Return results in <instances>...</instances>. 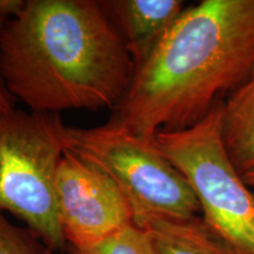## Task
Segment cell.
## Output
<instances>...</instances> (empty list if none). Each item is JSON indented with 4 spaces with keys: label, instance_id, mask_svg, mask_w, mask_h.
<instances>
[{
    "label": "cell",
    "instance_id": "obj_1",
    "mask_svg": "<svg viewBox=\"0 0 254 254\" xmlns=\"http://www.w3.org/2000/svg\"><path fill=\"white\" fill-rule=\"evenodd\" d=\"M134 71L100 1L27 0L0 26V78L32 112L114 110Z\"/></svg>",
    "mask_w": 254,
    "mask_h": 254
},
{
    "label": "cell",
    "instance_id": "obj_2",
    "mask_svg": "<svg viewBox=\"0 0 254 254\" xmlns=\"http://www.w3.org/2000/svg\"><path fill=\"white\" fill-rule=\"evenodd\" d=\"M253 74L254 0H202L135 68L111 120L155 140L196 125Z\"/></svg>",
    "mask_w": 254,
    "mask_h": 254
},
{
    "label": "cell",
    "instance_id": "obj_3",
    "mask_svg": "<svg viewBox=\"0 0 254 254\" xmlns=\"http://www.w3.org/2000/svg\"><path fill=\"white\" fill-rule=\"evenodd\" d=\"M64 147L112 180L131 206L136 226L154 220H189L201 213L190 183L155 140L110 120L91 128L66 126Z\"/></svg>",
    "mask_w": 254,
    "mask_h": 254
},
{
    "label": "cell",
    "instance_id": "obj_4",
    "mask_svg": "<svg viewBox=\"0 0 254 254\" xmlns=\"http://www.w3.org/2000/svg\"><path fill=\"white\" fill-rule=\"evenodd\" d=\"M65 127L57 113H0V213L23 220L52 252L67 244L56 189Z\"/></svg>",
    "mask_w": 254,
    "mask_h": 254
},
{
    "label": "cell",
    "instance_id": "obj_5",
    "mask_svg": "<svg viewBox=\"0 0 254 254\" xmlns=\"http://www.w3.org/2000/svg\"><path fill=\"white\" fill-rule=\"evenodd\" d=\"M222 107L224 101L190 128L159 132L155 142L194 190L206 224L244 254H254V193L225 147Z\"/></svg>",
    "mask_w": 254,
    "mask_h": 254
},
{
    "label": "cell",
    "instance_id": "obj_6",
    "mask_svg": "<svg viewBox=\"0 0 254 254\" xmlns=\"http://www.w3.org/2000/svg\"><path fill=\"white\" fill-rule=\"evenodd\" d=\"M56 189L64 237L72 252L90 249L133 222L131 206L112 180L66 151Z\"/></svg>",
    "mask_w": 254,
    "mask_h": 254
},
{
    "label": "cell",
    "instance_id": "obj_7",
    "mask_svg": "<svg viewBox=\"0 0 254 254\" xmlns=\"http://www.w3.org/2000/svg\"><path fill=\"white\" fill-rule=\"evenodd\" d=\"M100 5L122 36L135 68L147 60L186 8L182 0H105Z\"/></svg>",
    "mask_w": 254,
    "mask_h": 254
},
{
    "label": "cell",
    "instance_id": "obj_8",
    "mask_svg": "<svg viewBox=\"0 0 254 254\" xmlns=\"http://www.w3.org/2000/svg\"><path fill=\"white\" fill-rule=\"evenodd\" d=\"M158 254H244L219 236L202 217L147 224Z\"/></svg>",
    "mask_w": 254,
    "mask_h": 254
},
{
    "label": "cell",
    "instance_id": "obj_9",
    "mask_svg": "<svg viewBox=\"0 0 254 254\" xmlns=\"http://www.w3.org/2000/svg\"><path fill=\"white\" fill-rule=\"evenodd\" d=\"M222 139L241 176L254 168V74L224 101Z\"/></svg>",
    "mask_w": 254,
    "mask_h": 254
},
{
    "label": "cell",
    "instance_id": "obj_10",
    "mask_svg": "<svg viewBox=\"0 0 254 254\" xmlns=\"http://www.w3.org/2000/svg\"><path fill=\"white\" fill-rule=\"evenodd\" d=\"M72 254H158L147 228L126 225L90 249Z\"/></svg>",
    "mask_w": 254,
    "mask_h": 254
},
{
    "label": "cell",
    "instance_id": "obj_11",
    "mask_svg": "<svg viewBox=\"0 0 254 254\" xmlns=\"http://www.w3.org/2000/svg\"><path fill=\"white\" fill-rule=\"evenodd\" d=\"M28 230L14 226L0 213V254H52Z\"/></svg>",
    "mask_w": 254,
    "mask_h": 254
},
{
    "label": "cell",
    "instance_id": "obj_12",
    "mask_svg": "<svg viewBox=\"0 0 254 254\" xmlns=\"http://www.w3.org/2000/svg\"><path fill=\"white\" fill-rule=\"evenodd\" d=\"M27 5V0H0V19L9 20L20 15Z\"/></svg>",
    "mask_w": 254,
    "mask_h": 254
},
{
    "label": "cell",
    "instance_id": "obj_13",
    "mask_svg": "<svg viewBox=\"0 0 254 254\" xmlns=\"http://www.w3.org/2000/svg\"><path fill=\"white\" fill-rule=\"evenodd\" d=\"M4 24V20L0 19V26ZM13 110V104H12V95L6 90L2 81H0V113L8 112Z\"/></svg>",
    "mask_w": 254,
    "mask_h": 254
},
{
    "label": "cell",
    "instance_id": "obj_14",
    "mask_svg": "<svg viewBox=\"0 0 254 254\" xmlns=\"http://www.w3.org/2000/svg\"><path fill=\"white\" fill-rule=\"evenodd\" d=\"M243 179H244V182H245L246 185L250 187V189H254V168L244 173Z\"/></svg>",
    "mask_w": 254,
    "mask_h": 254
}]
</instances>
